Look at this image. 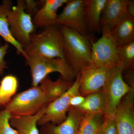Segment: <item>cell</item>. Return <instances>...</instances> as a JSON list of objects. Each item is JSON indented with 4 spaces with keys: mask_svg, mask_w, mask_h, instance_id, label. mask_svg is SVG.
Wrapping results in <instances>:
<instances>
[{
    "mask_svg": "<svg viewBox=\"0 0 134 134\" xmlns=\"http://www.w3.org/2000/svg\"><path fill=\"white\" fill-rule=\"evenodd\" d=\"M59 26L63 36V59L79 74L85 68L91 65V43L75 31L66 26Z\"/></svg>",
    "mask_w": 134,
    "mask_h": 134,
    "instance_id": "6da1fadb",
    "label": "cell"
},
{
    "mask_svg": "<svg viewBox=\"0 0 134 134\" xmlns=\"http://www.w3.org/2000/svg\"><path fill=\"white\" fill-rule=\"evenodd\" d=\"M27 56L25 64L30 69L32 86H39L44 78L53 72H58L63 78L71 82H74L79 74L63 58H47L36 54Z\"/></svg>",
    "mask_w": 134,
    "mask_h": 134,
    "instance_id": "7a4b0ae2",
    "label": "cell"
},
{
    "mask_svg": "<svg viewBox=\"0 0 134 134\" xmlns=\"http://www.w3.org/2000/svg\"><path fill=\"white\" fill-rule=\"evenodd\" d=\"M24 50L27 56L36 54L47 58L63 59V36L59 26L54 25L44 28L41 33H34L31 36L29 46Z\"/></svg>",
    "mask_w": 134,
    "mask_h": 134,
    "instance_id": "3957f363",
    "label": "cell"
},
{
    "mask_svg": "<svg viewBox=\"0 0 134 134\" xmlns=\"http://www.w3.org/2000/svg\"><path fill=\"white\" fill-rule=\"evenodd\" d=\"M48 102L40 85L16 94L4 109L12 116L36 114Z\"/></svg>",
    "mask_w": 134,
    "mask_h": 134,
    "instance_id": "277c9868",
    "label": "cell"
},
{
    "mask_svg": "<svg viewBox=\"0 0 134 134\" xmlns=\"http://www.w3.org/2000/svg\"><path fill=\"white\" fill-rule=\"evenodd\" d=\"M25 1L18 0L8 16L10 32L24 49L29 46L31 36L35 33L36 29L31 16L25 12Z\"/></svg>",
    "mask_w": 134,
    "mask_h": 134,
    "instance_id": "5b68a950",
    "label": "cell"
},
{
    "mask_svg": "<svg viewBox=\"0 0 134 134\" xmlns=\"http://www.w3.org/2000/svg\"><path fill=\"white\" fill-rule=\"evenodd\" d=\"M123 67L118 66L110 70L102 91L105 95L106 106L104 116L114 117L118 105L122 98L130 91V87L122 76Z\"/></svg>",
    "mask_w": 134,
    "mask_h": 134,
    "instance_id": "8992f818",
    "label": "cell"
},
{
    "mask_svg": "<svg viewBox=\"0 0 134 134\" xmlns=\"http://www.w3.org/2000/svg\"><path fill=\"white\" fill-rule=\"evenodd\" d=\"M91 57V65L109 69L122 66L117 46L110 34H102L98 40L92 43Z\"/></svg>",
    "mask_w": 134,
    "mask_h": 134,
    "instance_id": "52a82bcc",
    "label": "cell"
},
{
    "mask_svg": "<svg viewBox=\"0 0 134 134\" xmlns=\"http://www.w3.org/2000/svg\"><path fill=\"white\" fill-rule=\"evenodd\" d=\"M79 74L66 92L56 100L48 104L45 113L39 120L37 125L42 126L48 123L59 125L67 117L70 107V101L73 96L80 95Z\"/></svg>",
    "mask_w": 134,
    "mask_h": 134,
    "instance_id": "ba28073f",
    "label": "cell"
},
{
    "mask_svg": "<svg viewBox=\"0 0 134 134\" xmlns=\"http://www.w3.org/2000/svg\"><path fill=\"white\" fill-rule=\"evenodd\" d=\"M85 0H69L64 9L58 15L56 24L66 26L91 40L85 20Z\"/></svg>",
    "mask_w": 134,
    "mask_h": 134,
    "instance_id": "9c48e42d",
    "label": "cell"
},
{
    "mask_svg": "<svg viewBox=\"0 0 134 134\" xmlns=\"http://www.w3.org/2000/svg\"><path fill=\"white\" fill-rule=\"evenodd\" d=\"M111 69L93 65L83 69L79 74L80 95L85 97L102 91Z\"/></svg>",
    "mask_w": 134,
    "mask_h": 134,
    "instance_id": "30bf717a",
    "label": "cell"
},
{
    "mask_svg": "<svg viewBox=\"0 0 134 134\" xmlns=\"http://www.w3.org/2000/svg\"><path fill=\"white\" fill-rule=\"evenodd\" d=\"M129 1V0H107L100 19L102 34L110 35L121 20L128 14Z\"/></svg>",
    "mask_w": 134,
    "mask_h": 134,
    "instance_id": "8fae6325",
    "label": "cell"
},
{
    "mask_svg": "<svg viewBox=\"0 0 134 134\" xmlns=\"http://www.w3.org/2000/svg\"><path fill=\"white\" fill-rule=\"evenodd\" d=\"M134 87L122 98L115 112L118 134H134Z\"/></svg>",
    "mask_w": 134,
    "mask_h": 134,
    "instance_id": "7c38bea8",
    "label": "cell"
},
{
    "mask_svg": "<svg viewBox=\"0 0 134 134\" xmlns=\"http://www.w3.org/2000/svg\"><path fill=\"white\" fill-rule=\"evenodd\" d=\"M83 115L70 106L66 119L59 125L48 123L41 126V134H77Z\"/></svg>",
    "mask_w": 134,
    "mask_h": 134,
    "instance_id": "4fadbf2b",
    "label": "cell"
},
{
    "mask_svg": "<svg viewBox=\"0 0 134 134\" xmlns=\"http://www.w3.org/2000/svg\"><path fill=\"white\" fill-rule=\"evenodd\" d=\"M69 0H45L43 5L34 15L32 21L36 28H44L56 24L58 9Z\"/></svg>",
    "mask_w": 134,
    "mask_h": 134,
    "instance_id": "5bb4252c",
    "label": "cell"
},
{
    "mask_svg": "<svg viewBox=\"0 0 134 134\" xmlns=\"http://www.w3.org/2000/svg\"><path fill=\"white\" fill-rule=\"evenodd\" d=\"M85 20L89 33L101 32L100 19L107 0H85Z\"/></svg>",
    "mask_w": 134,
    "mask_h": 134,
    "instance_id": "9a60e30c",
    "label": "cell"
},
{
    "mask_svg": "<svg viewBox=\"0 0 134 134\" xmlns=\"http://www.w3.org/2000/svg\"><path fill=\"white\" fill-rule=\"evenodd\" d=\"M13 6V2L11 0H4L0 5V37L8 44L14 47L18 55H22L26 59L27 56L24 49L14 38L10 30L8 16Z\"/></svg>",
    "mask_w": 134,
    "mask_h": 134,
    "instance_id": "2e32d148",
    "label": "cell"
},
{
    "mask_svg": "<svg viewBox=\"0 0 134 134\" xmlns=\"http://www.w3.org/2000/svg\"><path fill=\"white\" fill-rule=\"evenodd\" d=\"M47 105L36 114L26 116H12L10 119L11 126L16 130L18 134H40L37 127L39 120L45 113Z\"/></svg>",
    "mask_w": 134,
    "mask_h": 134,
    "instance_id": "e0dca14e",
    "label": "cell"
},
{
    "mask_svg": "<svg viewBox=\"0 0 134 134\" xmlns=\"http://www.w3.org/2000/svg\"><path fill=\"white\" fill-rule=\"evenodd\" d=\"M118 47L134 41V17L128 14L119 23L110 34Z\"/></svg>",
    "mask_w": 134,
    "mask_h": 134,
    "instance_id": "ac0fdd59",
    "label": "cell"
},
{
    "mask_svg": "<svg viewBox=\"0 0 134 134\" xmlns=\"http://www.w3.org/2000/svg\"><path fill=\"white\" fill-rule=\"evenodd\" d=\"M74 82L66 81L61 76L56 81H53L47 76L41 81L40 86L49 104L66 92Z\"/></svg>",
    "mask_w": 134,
    "mask_h": 134,
    "instance_id": "d6986e66",
    "label": "cell"
},
{
    "mask_svg": "<svg viewBox=\"0 0 134 134\" xmlns=\"http://www.w3.org/2000/svg\"><path fill=\"white\" fill-rule=\"evenodd\" d=\"M106 100L103 91L91 93L85 97L81 105L75 108L82 114H103L105 112Z\"/></svg>",
    "mask_w": 134,
    "mask_h": 134,
    "instance_id": "ffe728a7",
    "label": "cell"
},
{
    "mask_svg": "<svg viewBox=\"0 0 134 134\" xmlns=\"http://www.w3.org/2000/svg\"><path fill=\"white\" fill-rule=\"evenodd\" d=\"M19 86L15 76L7 75L0 81V108L6 107L16 95Z\"/></svg>",
    "mask_w": 134,
    "mask_h": 134,
    "instance_id": "44dd1931",
    "label": "cell"
},
{
    "mask_svg": "<svg viewBox=\"0 0 134 134\" xmlns=\"http://www.w3.org/2000/svg\"><path fill=\"white\" fill-rule=\"evenodd\" d=\"M104 117L103 114L83 115L77 134H99Z\"/></svg>",
    "mask_w": 134,
    "mask_h": 134,
    "instance_id": "7402d4cb",
    "label": "cell"
},
{
    "mask_svg": "<svg viewBox=\"0 0 134 134\" xmlns=\"http://www.w3.org/2000/svg\"><path fill=\"white\" fill-rule=\"evenodd\" d=\"M117 50L122 62L123 69H129L134 62V41L118 47Z\"/></svg>",
    "mask_w": 134,
    "mask_h": 134,
    "instance_id": "603a6c76",
    "label": "cell"
},
{
    "mask_svg": "<svg viewBox=\"0 0 134 134\" xmlns=\"http://www.w3.org/2000/svg\"><path fill=\"white\" fill-rule=\"evenodd\" d=\"M11 115L5 109L0 111V134H18L10 123Z\"/></svg>",
    "mask_w": 134,
    "mask_h": 134,
    "instance_id": "cb8c5ba5",
    "label": "cell"
},
{
    "mask_svg": "<svg viewBox=\"0 0 134 134\" xmlns=\"http://www.w3.org/2000/svg\"><path fill=\"white\" fill-rule=\"evenodd\" d=\"M99 134H118L114 117H104Z\"/></svg>",
    "mask_w": 134,
    "mask_h": 134,
    "instance_id": "d4e9b609",
    "label": "cell"
},
{
    "mask_svg": "<svg viewBox=\"0 0 134 134\" xmlns=\"http://www.w3.org/2000/svg\"><path fill=\"white\" fill-rule=\"evenodd\" d=\"M9 46L7 43L2 45L0 39V76H2L4 73V70L8 68L7 62L4 60L5 55L7 53Z\"/></svg>",
    "mask_w": 134,
    "mask_h": 134,
    "instance_id": "484cf974",
    "label": "cell"
},
{
    "mask_svg": "<svg viewBox=\"0 0 134 134\" xmlns=\"http://www.w3.org/2000/svg\"><path fill=\"white\" fill-rule=\"evenodd\" d=\"M25 1V11L31 16L34 15L38 10V6L40 3L33 0H26Z\"/></svg>",
    "mask_w": 134,
    "mask_h": 134,
    "instance_id": "4316f807",
    "label": "cell"
},
{
    "mask_svg": "<svg viewBox=\"0 0 134 134\" xmlns=\"http://www.w3.org/2000/svg\"><path fill=\"white\" fill-rule=\"evenodd\" d=\"M85 99V97L81 95H76L71 98L70 101V106L76 108L82 104Z\"/></svg>",
    "mask_w": 134,
    "mask_h": 134,
    "instance_id": "83f0119b",
    "label": "cell"
},
{
    "mask_svg": "<svg viewBox=\"0 0 134 134\" xmlns=\"http://www.w3.org/2000/svg\"><path fill=\"white\" fill-rule=\"evenodd\" d=\"M128 12L129 14L134 17V1H129L127 8Z\"/></svg>",
    "mask_w": 134,
    "mask_h": 134,
    "instance_id": "f1b7e54d",
    "label": "cell"
},
{
    "mask_svg": "<svg viewBox=\"0 0 134 134\" xmlns=\"http://www.w3.org/2000/svg\"><path fill=\"white\" fill-rule=\"evenodd\" d=\"M0 5H1V4H0Z\"/></svg>",
    "mask_w": 134,
    "mask_h": 134,
    "instance_id": "f546056e",
    "label": "cell"
}]
</instances>
